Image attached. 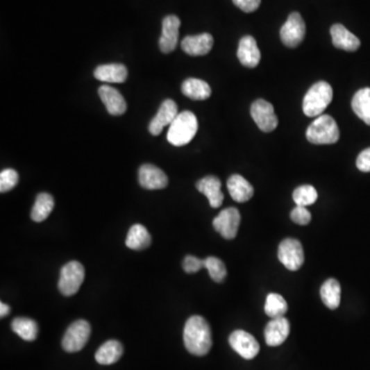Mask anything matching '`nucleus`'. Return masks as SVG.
I'll return each instance as SVG.
<instances>
[{
    "label": "nucleus",
    "mask_w": 370,
    "mask_h": 370,
    "mask_svg": "<svg viewBox=\"0 0 370 370\" xmlns=\"http://www.w3.org/2000/svg\"><path fill=\"white\" fill-rule=\"evenodd\" d=\"M183 341L190 354L205 356L210 352L212 333L210 325L201 316H192L186 321Z\"/></svg>",
    "instance_id": "1"
},
{
    "label": "nucleus",
    "mask_w": 370,
    "mask_h": 370,
    "mask_svg": "<svg viewBox=\"0 0 370 370\" xmlns=\"http://www.w3.org/2000/svg\"><path fill=\"white\" fill-rule=\"evenodd\" d=\"M198 119L192 111H183L169 126L167 139L174 146L188 144L198 132Z\"/></svg>",
    "instance_id": "2"
},
{
    "label": "nucleus",
    "mask_w": 370,
    "mask_h": 370,
    "mask_svg": "<svg viewBox=\"0 0 370 370\" xmlns=\"http://www.w3.org/2000/svg\"><path fill=\"white\" fill-rule=\"evenodd\" d=\"M333 91L326 81H319L305 94L303 109L307 117H320L333 101Z\"/></svg>",
    "instance_id": "3"
},
{
    "label": "nucleus",
    "mask_w": 370,
    "mask_h": 370,
    "mask_svg": "<svg viewBox=\"0 0 370 370\" xmlns=\"http://www.w3.org/2000/svg\"><path fill=\"white\" fill-rule=\"evenodd\" d=\"M307 139L313 144H335L339 139V126L330 115H320L308 128Z\"/></svg>",
    "instance_id": "4"
},
{
    "label": "nucleus",
    "mask_w": 370,
    "mask_h": 370,
    "mask_svg": "<svg viewBox=\"0 0 370 370\" xmlns=\"http://www.w3.org/2000/svg\"><path fill=\"white\" fill-rule=\"evenodd\" d=\"M85 280V269L78 262H70L64 265L60 274V292L65 296H72L80 290Z\"/></svg>",
    "instance_id": "5"
},
{
    "label": "nucleus",
    "mask_w": 370,
    "mask_h": 370,
    "mask_svg": "<svg viewBox=\"0 0 370 370\" xmlns=\"http://www.w3.org/2000/svg\"><path fill=\"white\" fill-rule=\"evenodd\" d=\"M278 258L291 271L301 269L305 262V252L301 242L292 238L283 239L278 249Z\"/></svg>",
    "instance_id": "6"
},
{
    "label": "nucleus",
    "mask_w": 370,
    "mask_h": 370,
    "mask_svg": "<svg viewBox=\"0 0 370 370\" xmlns=\"http://www.w3.org/2000/svg\"><path fill=\"white\" fill-rule=\"evenodd\" d=\"M90 335H91V326L89 322L85 320L76 321L68 327L62 341V346L66 352H78L87 344Z\"/></svg>",
    "instance_id": "7"
},
{
    "label": "nucleus",
    "mask_w": 370,
    "mask_h": 370,
    "mask_svg": "<svg viewBox=\"0 0 370 370\" xmlns=\"http://www.w3.org/2000/svg\"><path fill=\"white\" fill-rule=\"evenodd\" d=\"M305 35V23L298 12H292L280 30L282 42L288 48H296Z\"/></svg>",
    "instance_id": "8"
},
{
    "label": "nucleus",
    "mask_w": 370,
    "mask_h": 370,
    "mask_svg": "<svg viewBox=\"0 0 370 370\" xmlns=\"http://www.w3.org/2000/svg\"><path fill=\"white\" fill-rule=\"evenodd\" d=\"M241 224V214L234 207L224 209L214 218L213 226L216 232L221 235L222 238L233 239L238 235Z\"/></svg>",
    "instance_id": "9"
},
{
    "label": "nucleus",
    "mask_w": 370,
    "mask_h": 370,
    "mask_svg": "<svg viewBox=\"0 0 370 370\" xmlns=\"http://www.w3.org/2000/svg\"><path fill=\"white\" fill-rule=\"evenodd\" d=\"M251 117L262 132L271 133L278 127V117L275 109L269 102L264 99L256 100L252 104Z\"/></svg>",
    "instance_id": "10"
},
{
    "label": "nucleus",
    "mask_w": 370,
    "mask_h": 370,
    "mask_svg": "<svg viewBox=\"0 0 370 370\" xmlns=\"http://www.w3.org/2000/svg\"><path fill=\"white\" fill-rule=\"evenodd\" d=\"M230 346L244 359L251 360L260 353V346L253 335L247 331L236 330L230 335Z\"/></svg>",
    "instance_id": "11"
},
{
    "label": "nucleus",
    "mask_w": 370,
    "mask_h": 370,
    "mask_svg": "<svg viewBox=\"0 0 370 370\" xmlns=\"http://www.w3.org/2000/svg\"><path fill=\"white\" fill-rule=\"evenodd\" d=\"M180 24V19L174 15L167 16L162 21V33L159 42L162 53H169L176 49Z\"/></svg>",
    "instance_id": "12"
},
{
    "label": "nucleus",
    "mask_w": 370,
    "mask_h": 370,
    "mask_svg": "<svg viewBox=\"0 0 370 370\" xmlns=\"http://www.w3.org/2000/svg\"><path fill=\"white\" fill-rule=\"evenodd\" d=\"M178 115L177 104L173 100H165L157 115L149 124V132L153 136H158L165 127L170 126L174 121Z\"/></svg>",
    "instance_id": "13"
},
{
    "label": "nucleus",
    "mask_w": 370,
    "mask_h": 370,
    "mask_svg": "<svg viewBox=\"0 0 370 370\" xmlns=\"http://www.w3.org/2000/svg\"><path fill=\"white\" fill-rule=\"evenodd\" d=\"M139 183L145 190H162L168 185V177L155 165L145 164L139 169Z\"/></svg>",
    "instance_id": "14"
},
{
    "label": "nucleus",
    "mask_w": 370,
    "mask_h": 370,
    "mask_svg": "<svg viewBox=\"0 0 370 370\" xmlns=\"http://www.w3.org/2000/svg\"><path fill=\"white\" fill-rule=\"evenodd\" d=\"M290 333V323L285 317L274 318L264 329L265 343L269 346H281Z\"/></svg>",
    "instance_id": "15"
},
{
    "label": "nucleus",
    "mask_w": 370,
    "mask_h": 370,
    "mask_svg": "<svg viewBox=\"0 0 370 370\" xmlns=\"http://www.w3.org/2000/svg\"><path fill=\"white\" fill-rule=\"evenodd\" d=\"M100 99L106 104L107 111L111 115H121L127 110V103L123 95L115 87L103 85L98 90Z\"/></svg>",
    "instance_id": "16"
},
{
    "label": "nucleus",
    "mask_w": 370,
    "mask_h": 370,
    "mask_svg": "<svg viewBox=\"0 0 370 370\" xmlns=\"http://www.w3.org/2000/svg\"><path fill=\"white\" fill-rule=\"evenodd\" d=\"M238 59L242 65L248 68H255L260 64L262 53L258 49L255 38L247 35L239 40Z\"/></svg>",
    "instance_id": "17"
},
{
    "label": "nucleus",
    "mask_w": 370,
    "mask_h": 370,
    "mask_svg": "<svg viewBox=\"0 0 370 370\" xmlns=\"http://www.w3.org/2000/svg\"><path fill=\"white\" fill-rule=\"evenodd\" d=\"M214 40L213 36L209 33L199 34V35L186 36L181 42L183 52L190 56H205L212 50Z\"/></svg>",
    "instance_id": "18"
},
{
    "label": "nucleus",
    "mask_w": 370,
    "mask_h": 370,
    "mask_svg": "<svg viewBox=\"0 0 370 370\" xmlns=\"http://www.w3.org/2000/svg\"><path fill=\"white\" fill-rule=\"evenodd\" d=\"M333 44L335 48L346 52H355L360 48V40L348 31L344 25L335 24L330 29Z\"/></svg>",
    "instance_id": "19"
},
{
    "label": "nucleus",
    "mask_w": 370,
    "mask_h": 370,
    "mask_svg": "<svg viewBox=\"0 0 370 370\" xmlns=\"http://www.w3.org/2000/svg\"><path fill=\"white\" fill-rule=\"evenodd\" d=\"M196 188L201 194L208 199L212 208H219L224 203V196L221 192V183L215 176H207L196 183Z\"/></svg>",
    "instance_id": "20"
},
{
    "label": "nucleus",
    "mask_w": 370,
    "mask_h": 370,
    "mask_svg": "<svg viewBox=\"0 0 370 370\" xmlns=\"http://www.w3.org/2000/svg\"><path fill=\"white\" fill-rule=\"evenodd\" d=\"M94 76L106 83H125L128 78V69L123 64H106L96 68Z\"/></svg>",
    "instance_id": "21"
},
{
    "label": "nucleus",
    "mask_w": 370,
    "mask_h": 370,
    "mask_svg": "<svg viewBox=\"0 0 370 370\" xmlns=\"http://www.w3.org/2000/svg\"><path fill=\"white\" fill-rule=\"evenodd\" d=\"M228 190L233 200L238 203L248 202L254 194L253 186L239 174L232 175L228 178Z\"/></svg>",
    "instance_id": "22"
},
{
    "label": "nucleus",
    "mask_w": 370,
    "mask_h": 370,
    "mask_svg": "<svg viewBox=\"0 0 370 370\" xmlns=\"http://www.w3.org/2000/svg\"><path fill=\"white\" fill-rule=\"evenodd\" d=\"M124 348L119 342L111 339L98 348L95 358L99 364L110 365L117 362L123 355Z\"/></svg>",
    "instance_id": "23"
},
{
    "label": "nucleus",
    "mask_w": 370,
    "mask_h": 370,
    "mask_svg": "<svg viewBox=\"0 0 370 370\" xmlns=\"http://www.w3.org/2000/svg\"><path fill=\"white\" fill-rule=\"evenodd\" d=\"M321 299L328 309L335 310L341 305L342 289L339 281L328 279L323 283L320 289Z\"/></svg>",
    "instance_id": "24"
},
{
    "label": "nucleus",
    "mask_w": 370,
    "mask_h": 370,
    "mask_svg": "<svg viewBox=\"0 0 370 370\" xmlns=\"http://www.w3.org/2000/svg\"><path fill=\"white\" fill-rule=\"evenodd\" d=\"M183 95L192 100H206L210 97V85L206 81L198 78H188L181 87Z\"/></svg>",
    "instance_id": "25"
},
{
    "label": "nucleus",
    "mask_w": 370,
    "mask_h": 370,
    "mask_svg": "<svg viewBox=\"0 0 370 370\" xmlns=\"http://www.w3.org/2000/svg\"><path fill=\"white\" fill-rule=\"evenodd\" d=\"M151 244V236L146 228L141 224H134L128 233L126 245L132 250H143L149 247Z\"/></svg>",
    "instance_id": "26"
},
{
    "label": "nucleus",
    "mask_w": 370,
    "mask_h": 370,
    "mask_svg": "<svg viewBox=\"0 0 370 370\" xmlns=\"http://www.w3.org/2000/svg\"><path fill=\"white\" fill-rule=\"evenodd\" d=\"M55 207V201L51 194L42 192L36 196L35 203L31 211V219L35 222H42L50 216Z\"/></svg>",
    "instance_id": "27"
},
{
    "label": "nucleus",
    "mask_w": 370,
    "mask_h": 370,
    "mask_svg": "<svg viewBox=\"0 0 370 370\" xmlns=\"http://www.w3.org/2000/svg\"><path fill=\"white\" fill-rule=\"evenodd\" d=\"M352 108L359 119L370 126V87L359 90L352 100Z\"/></svg>",
    "instance_id": "28"
},
{
    "label": "nucleus",
    "mask_w": 370,
    "mask_h": 370,
    "mask_svg": "<svg viewBox=\"0 0 370 370\" xmlns=\"http://www.w3.org/2000/svg\"><path fill=\"white\" fill-rule=\"evenodd\" d=\"M12 329L24 341L32 342L38 335L37 323L29 318H16L12 320Z\"/></svg>",
    "instance_id": "29"
},
{
    "label": "nucleus",
    "mask_w": 370,
    "mask_h": 370,
    "mask_svg": "<svg viewBox=\"0 0 370 370\" xmlns=\"http://www.w3.org/2000/svg\"><path fill=\"white\" fill-rule=\"evenodd\" d=\"M288 305L282 295L269 293L265 301L264 312L269 318L284 317L287 313Z\"/></svg>",
    "instance_id": "30"
},
{
    "label": "nucleus",
    "mask_w": 370,
    "mask_h": 370,
    "mask_svg": "<svg viewBox=\"0 0 370 370\" xmlns=\"http://www.w3.org/2000/svg\"><path fill=\"white\" fill-rule=\"evenodd\" d=\"M317 199V190L312 185H301L293 192V201L296 206H310L313 205Z\"/></svg>",
    "instance_id": "31"
},
{
    "label": "nucleus",
    "mask_w": 370,
    "mask_h": 370,
    "mask_svg": "<svg viewBox=\"0 0 370 370\" xmlns=\"http://www.w3.org/2000/svg\"><path fill=\"white\" fill-rule=\"evenodd\" d=\"M205 260V269L208 271L209 276L214 282L221 283L226 280L228 271H226V265L219 258L209 256Z\"/></svg>",
    "instance_id": "32"
},
{
    "label": "nucleus",
    "mask_w": 370,
    "mask_h": 370,
    "mask_svg": "<svg viewBox=\"0 0 370 370\" xmlns=\"http://www.w3.org/2000/svg\"><path fill=\"white\" fill-rule=\"evenodd\" d=\"M19 183V175L17 171L12 169H6L0 173V192H10Z\"/></svg>",
    "instance_id": "33"
},
{
    "label": "nucleus",
    "mask_w": 370,
    "mask_h": 370,
    "mask_svg": "<svg viewBox=\"0 0 370 370\" xmlns=\"http://www.w3.org/2000/svg\"><path fill=\"white\" fill-rule=\"evenodd\" d=\"M291 220L299 226H307L311 222L312 214L307 207L296 206L290 214Z\"/></svg>",
    "instance_id": "34"
},
{
    "label": "nucleus",
    "mask_w": 370,
    "mask_h": 370,
    "mask_svg": "<svg viewBox=\"0 0 370 370\" xmlns=\"http://www.w3.org/2000/svg\"><path fill=\"white\" fill-rule=\"evenodd\" d=\"M203 267H205V260L196 256L187 255L183 260V269L187 274L198 273Z\"/></svg>",
    "instance_id": "35"
},
{
    "label": "nucleus",
    "mask_w": 370,
    "mask_h": 370,
    "mask_svg": "<svg viewBox=\"0 0 370 370\" xmlns=\"http://www.w3.org/2000/svg\"><path fill=\"white\" fill-rule=\"evenodd\" d=\"M233 2L244 12H253L260 8L262 0H233Z\"/></svg>",
    "instance_id": "36"
},
{
    "label": "nucleus",
    "mask_w": 370,
    "mask_h": 370,
    "mask_svg": "<svg viewBox=\"0 0 370 370\" xmlns=\"http://www.w3.org/2000/svg\"><path fill=\"white\" fill-rule=\"evenodd\" d=\"M356 165L357 168H358L361 172H370V147L369 149L363 151L362 153L358 155Z\"/></svg>",
    "instance_id": "37"
},
{
    "label": "nucleus",
    "mask_w": 370,
    "mask_h": 370,
    "mask_svg": "<svg viewBox=\"0 0 370 370\" xmlns=\"http://www.w3.org/2000/svg\"><path fill=\"white\" fill-rule=\"evenodd\" d=\"M10 308L6 303H0V317L4 318L10 314Z\"/></svg>",
    "instance_id": "38"
}]
</instances>
